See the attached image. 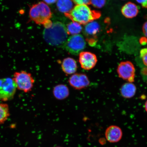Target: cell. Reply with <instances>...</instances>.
I'll return each mask as SVG.
<instances>
[{
    "label": "cell",
    "instance_id": "obj_1",
    "mask_svg": "<svg viewBox=\"0 0 147 147\" xmlns=\"http://www.w3.org/2000/svg\"><path fill=\"white\" fill-rule=\"evenodd\" d=\"M67 28L63 24L56 22L44 31V39L49 45L55 47H64L67 40Z\"/></svg>",
    "mask_w": 147,
    "mask_h": 147
},
{
    "label": "cell",
    "instance_id": "obj_2",
    "mask_svg": "<svg viewBox=\"0 0 147 147\" xmlns=\"http://www.w3.org/2000/svg\"><path fill=\"white\" fill-rule=\"evenodd\" d=\"M64 14L72 21L85 25L101 16L100 12L92 10L87 5H76L70 11Z\"/></svg>",
    "mask_w": 147,
    "mask_h": 147
},
{
    "label": "cell",
    "instance_id": "obj_3",
    "mask_svg": "<svg viewBox=\"0 0 147 147\" xmlns=\"http://www.w3.org/2000/svg\"><path fill=\"white\" fill-rule=\"evenodd\" d=\"M29 15L31 20L36 24L45 26L51 21L52 13L48 5L43 2H40L31 7Z\"/></svg>",
    "mask_w": 147,
    "mask_h": 147
},
{
    "label": "cell",
    "instance_id": "obj_4",
    "mask_svg": "<svg viewBox=\"0 0 147 147\" xmlns=\"http://www.w3.org/2000/svg\"><path fill=\"white\" fill-rule=\"evenodd\" d=\"M12 79L18 89L25 93L32 90L35 80L30 73L24 71H16Z\"/></svg>",
    "mask_w": 147,
    "mask_h": 147
},
{
    "label": "cell",
    "instance_id": "obj_5",
    "mask_svg": "<svg viewBox=\"0 0 147 147\" xmlns=\"http://www.w3.org/2000/svg\"><path fill=\"white\" fill-rule=\"evenodd\" d=\"M16 89L12 78L0 79V100L3 102L12 100L15 95Z\"/></svg>",
    "mask_w": 147,
    "mask_h": 147
},
{
    "label": "cell",
    "instance_id": "obj_6",
    "mask_svg": "<svg viewBox=\"0 0 147 147\" xmlns=\"http://www.w3.org/2000/svg\"><path fill=\"white\" fill-rule=\"evenodd\" d=\"M86 45V41L83 36L78 34L70 36L64 47L70 54L78 55L85 48Z\"/></svg>",
    "mask_w": 147,
    "mask_h": 147
},
{
    "label": "cell",
    "instance_id": "obj_7",
    "mask_svg": "<svg viewBox=\"0 0 147 147\" xmlns=\"http://www.w3.org/2000/svg\"><path fill=\"white\" fill-rule=\"evenodd\" d=\"M117 72L119 78L123 80L131 83L135 81V68L130 61L121 62L117 67Z\"/></svg>",
    "mask_w": 147,
    "mask_h": 147
},
{
    "label": "cell",
    "instance_id": "obj_8",
    "mask_svg": "<svg viewBox=\"0 0 147 147\" xmlns=\"http://www.w3.org/2000/svg\"><path fill=\"white\" fill-rule=\"evenodd\" d=\"M70 86L74 89L80 90L87 88L90 81L87 75L82 73H75L70 77L69 80Z\"/></svg>",
    "mask_w": 147,
    "mask_h": 147
},
{
    "label": "cell",
    "instance_id": "obj_9",
    "mask_svg": "<svg viewBox=\"0 0 147 147\" xmlns=\"http://www.w3.org/2000/svg\"><path fill=\"white\" fill-rule=\"evenodd\" d=\"M79 60L81 67L86 70L93 69L97 62L96 55L89 51L81 52L79 54Z\"/></svg>",
    "mask_w": 147,
    "mask_h": 147
},
{
    "label": "cell",
    "instance_id": "obj_10",
    "mask_svg": "<svg viewBox=\"0 0 147 147\" xmlns=\"http://www.w3.org/2000/svg\"><path fill=\"white\" fill-rule=\"evenodd\" d=\"M105 136L107 140L110 143L118 142L122 138V130L118 126L115 125L110 126L106 129Z\"/></svg>",
    "mask_w": 147,
    "mask_h": 147
},
{
    "label": "cell",
    "instance_id": "obj_11",
    "mask_svg": "<svg viewBox=\"0 0 147 147\" xmlns=\"http://www.w3.org/2000/svg\"><path fill=\"white\" fill-rule=\"evenodd\" d=\"M61 67L62 71L67 75L74 74L78 69V64L76 61L70 57L65 58L63 59Z\"/></svg>",
    "mask_w": 147,
    "mask_h": 147
},
{
    "label": "cell",
    "instance_id": "obj_12",
    "mask_svg": "<svg viewBox=\"0 0 147 147\" xmlns=\"http://www.w3.org/2000/svg\"><path fill=\"white\" fill-rule=\"evenodd\" d=\"M139 11L136 5L131 2H129L126 3L121 9V12L123 15L128 18L136 17Z\"/></svg>",
    "mask_w": 147,
    "mask_h": 147
},
{
    "label": "cell",
    "instance_id": "obj_13",
    "mask_svg": "<svg viewBox=\"0 0 147 147\" xmlns=\"http://www.w3.org/2000/svg\"><path fill=\"white\" fill-rule=\"evenodd\" d=\"M137 88L133 83L126 82L123 84L120 89L121 95L126 98L133 97L136 94Z\"/></svg>",
    "mask_w": 147,
    "mask_h": 147
},
{
    "label": "cell",
    "instance_id": "obj_14",
    "mask_svg": "<svg viewBox=\"0 0 147 147\" xmlns=\"http://www.w3.org/2000/svg\"><path fill=\"white\" fill-rule=\"evenodd\" d=\"M53 93L55 98L58 100H63L67 98L69 94L68 88L64 84L57 85L54 88Z\"/></svg>",
    "mask_w": 147,
    "mask_h": 147
},
{
    "label": "cell",
    "instance_id": "obj_15",
    "mask_svg": "<svg viewBox=\"0 0 147 147\" xmlns=\"http://www.w3.org/2000/svg\"><path fill=\"white\" fill-rule=\"evenodd\" d=\"M57 7L59 11L64 14L69 12L74 7L71 0H58Z\"/></svg>",
    "mask_w": 147,
    "mask_h": 147
},
{
    "label": "cell",
    "instance_id": "obj_16",
    "mask_svg": "<svg viewBox=\"0 0 147 147\" xmlns=\"http://www.w3.org/2000/svg\"><path fill=\"white\" fill-rule=\"evenodd\" d=\"M100 29V26L97 22L93 21L85 25L84 33L87 36H95L98 33Z\"/></svg>",
    "mask_w": 147,
    "mask_h": 147
},
{
    "label": "cell",
    "instance_id": "obj_17",
    "mask_svg": "<svg viewBox=\"0 0 147 147\" xmlns=\"http://www.w3.org/2000/svg\"><path fill=\"white\" fill-rule=\"evenodd\" d=\"M66 28L68 34L72 36L78 34L82 30V27L80 24L73 21L68 24Z\"/></svg>",
    "mask_w": 147,
    "mask_h": 147
},
{
    "label": "cell",
    "instance_id": "obj_18",
    "mask_svg": "<svg viewBox=\"0 0 147 147\" xmlns=\"http://www.w3.org/2000/svg\"><path fill=\"white\" fill-rule=\"evenodd\" d=\"M10 115V111L8 105L0 103V124L4 123L8 119Z\"/></svg>",
    "mask_w": 147,
    "mask_h": 147
},
{
    "label": "cell",
    "instance_id": "obj_19",
    "mask_svg": "<svg viewBox=\"0 0 147 147\" xmlns=\"http://www.w3.org/2000/svg\"><path fill=\"white\" fill-rule=\"evenodd\" d=\"M106 3V0H90V3L94 7L97 8H102Z\"/></svg>",
    "mask_w": 147,
    "mask_h": 147
},
{
    "label": "cell",
    "instance_id": "obj_20",
    "mask_svg": "<svg viewBox=\"0 0 147 147\" xmlns=\"http://www.w3.org/2000/svg\"><path fill=\"white\" fill-rule=\"evenodd\" d=\"M140 55L143 64L147 67V48L141 49L140 52Z\"/></svg>",
    "mask_w": 147,
    "mask_h": 147
},
{
    "label": "cell",
    "instance_id": "obj_21",
    "mask_svg": "<svg viewBox=\"0 0 147 147\" xmlns=\"http://www.w3.org/2000/svg\"><path fill=\"white\" fill-rule=\"evenodd\" d=\"M76 5H89L90 0H71Z\"/></svg>",
    "mask_w": 147,
    "mask_h": 147
},
{
    "label": "cell",
    "instance_id": "obj_22",
    "mask_svg": "<svg viewBox=\"0 0 147 147\" xmlns=\"http://www.w3.org/2000/svg\"><path fill=\"white\" fill-rule=\"evenodd\" d=\"M141 74L147 84V67H144L142 69L141 71Z\"/></svg>",
    "mask_w": 147,
    "mask_h": 147
},
{
    "label": "cell",
    "instance_id": "obj_23",
    "mask_svg": "<svg viewBox=\"0 0 147 147\" xmlns=\"http://www.w3.org/2000/svg\"><path fill=\"white\" fill-rule=\"evenodd\" d=\"M144 8H147V0H136Z\"/></svg>",
    "mask_w": 147,
    "mask_h": 147
},
{
    "label": "cell",
    "instance_id": "obj_24",
    "mask_svg": "<svg viewBox=\"0 0 147 147\" xmlns=\"http://www.w3.org/2000/svg\"><path fill=\"white\" fill-rule=\"evenodd\" d=\"M142 30L143 34L147 38V21L143 24L142 27Z\"/></svg>",
    "mask_w": 147,
    "mask_h": 147
},
{
    "label": "cell",
    "instance_id": "obj_25",
    "mask_svg": "<svg viewBox=\"0 0 147 147\" xmlns=\"http://www.w3.org/2000/svg\"><path fill=\"white\" fill-rule=\"evenodd\" d=\"M46 4H51L56 3L58 0H43Z\"/></svg>",
    "mask_w": 147,
    "mask_h": 147
},
{
    "label": "cell",
    "instance_id": "obj_26",
    "mask_svg": "<svg viewBox=\"0 0 147 147\" xmlns=\"http://www.w3.org/2000/svg\"><path fill=\"white\" fill-rule=\"evenodd\" d=\"M140 43L142 45H145L147 43V39L146 38H141L140 40Z\"/></svg>",
    "mask_w": 147,
    "mask_h": 147
},
{
    "label": "cell",
    "instance_id": "obj_27",
    "mask_svg": "<svg viewBox=\"0 0 147 147\" xmlns=\"http://www.w3.org/2000/svg\"><path fill=\"white\" fill-rule=\"evenodd\" d=\"M144 107L145 110H146V111L147 113V100L146 101V102H145Z\"/></svg>",
    "mask_w": 147,
    "mask_h": 147
},
{
    "label": "cell",
    "instance_id": "obj_28",
    "mask_svg": "<svg viewBox=\"0 0 147 147\" xmlns=\"http://www.w3.org/2000/svg\"><path fill=\"white\" fill-rule=\"evenodd\" d=\"M60 147V146H56V147Z\"/></svg>",
    "mask_w": 147,
    "mask_h": 147
},
{
    "label": "cell",
    "instance_id": "obj_29",
    "mask_svg": "<svg viewBox=\"0 0 147 147\" xmlns=\"http://www.w3.org/2000/svg\"><path fill=\"white\" fill-rule=\"evenodd\" d=\"M123 1H124V0H123Z\"/></svg>",
    "mask_w": 147,
    "mask_h": 147
}]
</instances>
